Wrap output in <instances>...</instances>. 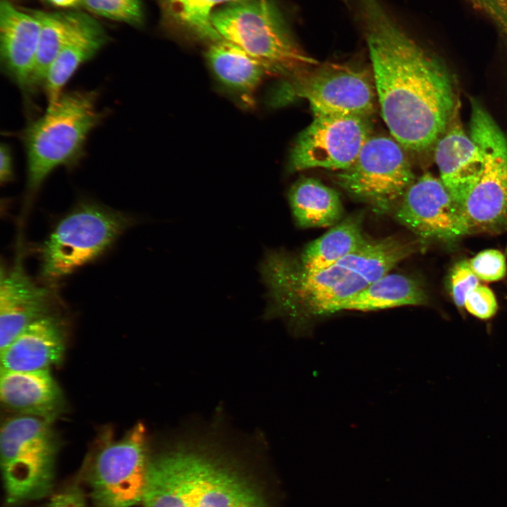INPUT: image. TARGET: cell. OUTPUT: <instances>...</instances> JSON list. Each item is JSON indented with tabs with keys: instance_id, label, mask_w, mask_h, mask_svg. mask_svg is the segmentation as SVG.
Listing matches in <instances>:
<instances>
[{
	"instance_id": "1",
	"label": "cell",
	"mask_w": 507,
	"mask_h": 507,
	"mask_svg": "<svg viewBox=\"0 0 507 507\" xmlns=\"http://www.w3.org/2000/svg\"><path fill=\"white\" fill-rule=\"evenodd\" d=\"M381 115L405 149L425 150L445 131L458 104L449 73L380 0H356Z\"/></svg>"
},
{
	"instance_id": "2",
	"label": "cell",
	"mask_w": 507,
	"mask_h": 507,
	"mask_svg": "<svg viewBox=\"0 0 507 507\" xmlns=\"http://www.w3.org/2000/svg\"><path fill=\"white\" fill-rule=\"evenodd\" d=\"M352 254L320 270H308L295 255L267 249L260 264L267 287L266 318H282L297 334L314 320L339 312L342 304L370 282L356 268Z\"/></svg>"
},
{
	"instance_id": "3",
	"label": "cell",
	"mask_w": 507,
	"mask_h": 507,
	"mask_svg": "<svg viewBox=\"0 0 507 507\" xmlns=\"http://www.w3.org/2000/svg\"><path fill=\"white\" fill-rule=\"evenodd\" d=\"M95 90L63 92L21 131L26 156L27 189L34 194L56 168H73L84 156L91 132L105 117Z\"/></svg>"
},
{
	"instance_id": "4",
	"label": "cell",
	"mask_w": 507,
	"mask_h": 507,
	"mask_svg": "<svg viewBox=\"0 0 507 507\" xmlns=\"http://www.w3.org/2000/svg\"><path fill=\"white\" fill-rule=\"evenodd\" d=\"M211 23L275 75L292 77L318 64L299 46L273 0H232L213 10Z\"/></svg>"
},
{
	"instance_id": "5",
	"label": "cell",
	"mask_w": 507,
	"mask_h": 507,
	"mask_svg": "<svg viewBox=\"0 0 507 507\" xmlns=\"http://www.w3.org/2000/svg\"><path fill=\"white\" fill-rule=\"evenodd\" d=\"M52 423L18 415L2 424L1 467L7 504L15 506L51 493L59 447Z\"/></svg>"
},
{
	"instance_id": "6",
	"label": "cell",
	"mask_w": 507,
	"mask_h": 507,
	"mask_svg": "<svg viewBox=\"0 0 507 507\" xmlns=\"http://www.w3.org/2000/svg\"><path fill=\"white\" fill-rule=\"evenodd\" d=\"M132 224L120 212L82 203L61 218L39 248L40 275L56 282L95 260Z\"/></svg>"
},
{
	"instance_id": "7",
	"label": "cell",
	"mask_w": 507,
	"mask_h": 507,
	"mask_svg": "<svg viewBox=\"0 0 507 507\" xmlns=\"http://www.w3.org/2000/svg\"><path fill=\"white\" fill-rule=\"evenodd\" d=\"M470 136L483 164L461 213L466 234H499L507 229V137L482 105L472 99Z\"/></svg>"
},
{
	"instance_id": "8",
	"label": "cell",
	"mask_w": 507,
	"mask_h": 507,
	"mask_svg": "<svg viewBox=\"0 0 507 507\" xmlns=\"http://www.w3.org/2000/svg\"><path fill=\"white\" fill-rule=\"evenodd\" d=\"M88 480L94 507H132L142 502L149 460L146 430L137 423L118 440L102 433Z\"/></svg>"
},
{
	"instance_id": "9",
	"label": "cell",
	"mask_w": 507,
	"mask_h": 507,
	"mask_svg": "<svg viewBox=\"0 0 507 507\" xmlns=\"http://www.w3.org/2000/svg\"><path fill=\"white\" fill-rule=\"evenodd\" d=\"M404 149L392 137L371 135L354 162L335 175V182L377 212L394 211L415 180Z\"/></svg>"
},
{
	"instance_id": "10",
	"label": "cell",
	"mask_w": 507,
	"mask_h": 507,
	"mask_svg": "<svg viewBox=\"0 0 507 507\" xmlns=\"http://www.w3.org/2000/svg\"><path fill=\"white\" fill-rule=\"evenodd\" d=\"M284 92L285 100L306 99L313 115L370 118L377 101L373 74L340 63H318L292 77Z\"/></svg>"
},
{
	"instance_id": "11",
	"label": "cell",
	"mask_w": 507,
	"mask_h": 507,
	"mask_svg": "<svg viewBox=\"0 0 507 507\" xmlns=\"http://www.w3.org/2000/svg\"><path fill=\"white\" fill-rule=\"evenodd\" d=\"M369 118L349 115H313L311 124L293 145L289 169H346L372 135Z\"/></svg>"
},
{
	"instance_id": "12",
	"label": "cell",
	"mask_w": 507,
	"mask_h": 507,
	"mask_svg": "<svg viewBox=\"0 0 507 507\" xmlns=\"http://www.w3.org/2000/svg\"><path fill=\"white\" fill-rule=\"evenodd\" d=\"M393 213L420 239L451 242L466 235L460 208L440 178L430 173L415 180Z\"/></svg>"
},
{
	"instance_id": "13",
	"label": "cell",
	"mask_w": 507,
	"mask_h": 507,
	"mask_svg": "<svg viewBox=\"0 0 507 507\" xmlns=\"http://www.w3.org/2000/svg\"><path fill=\"white\" fill-rule=\"evenodd\" d=\"M40 24L30 11L18 9L8 0L0 4V54L4 74L30 104L36 93L33 76Z\"/></svg>"
},
{
	"instance_id": "14",
	"label": "cell",
	"mask_w": 507,
	"mask_h": 507,
	"mask_svg": "<svg viewBox=\"0 0 507 507\" xmlns=\"http://www.w3.org/2000/svg\"><path fill=\"white\" fill-rule=\"evenodd\" d=\"M435 144L434 161L439 178L461 210L479 179L483 156L463 128L458 104L445 131Z\"/></svg>"
},
{
	"instance_id": "15",
	"label": "cell",
	"mask_w": 507,
	"mask_h": 507,
	"mask_svg": "<svg viewBox=\"0 0 507 507\" xmlns=\"http://www.w3.org/2000/svg\"><path fill=\"white\" fill-rule=\"evenodd\" d=\"M19 259L9 270L1 271L0 350L30 324L50 314L51 290L32 280Z\"/></svg>"
},
{
	"instance_id": "16",
	"label": "cell",
	"mask_w": 507,
	"mask_h": 507,
	"mask_svg": "<svg viewBox=\"0 0 507 507\" xmlns=\"http://www.w3.org/2000/svg\"><path fill=\"white\" fill-rule=\"evenodd\" d=\"M1 351V370L49 369L61 362L65 342L62 321L46 315L27 326Z\"/></svg>"
},
{
	"instance_id": "17",
	"label": "cell",
	"mask_w": 507,
	"mask_h": 507,
	"mask_svg": "<svg viewBox=\"0 0 507 507\" xmlns=\"http://www.w3.org/2000/svg\"><path fill=\"white\" fill-rule=\"evenodd\" d=\"M0 399L5 408L18 415L54 421L63 411L62 391L49 369L1 370Z\"/></svg>"
},
{
	"instance_id": "18",
	"label": "cell",
	"mask_w": 507,
	"mask_h": 507,
	"mask_svg": "<svg viewBox=\"0 0 507 507\" xmlns=\"http://www.w3.org/2000/svg\"><path fill=\"white\" fill-rule=\"evenodd\" d=\"M107 35L89 15L77 12L73 29L49 66L42 89L48 106L54 104L77 69L94 57L106 44Z\"/></svg>"
},
{
	"instance_id": "19",
	"label": "cell",
	"mask_w": 507,
	"mask_h": 507,
	"mask_svg": "<svg viewBox=\"0 0 507 507\" xmlns=\"http://www.w3.org/2000/svg\"><path fill=\"white\" fill-rule=\"evenodd\" d=\"M194 507H263L256 493L231 470L191 452Z\"/></svg>"
},
{
	"instance_id": "20",
	"label": "cell",
	"mask_w": 507,
	"mask_h": 507,
	"mask_svg": "<svg viewBox=\"0 0 507 507\" xmlns=\"http://www.w3.org/2000/svg\"><path fill=\"white\" fill-rule=\"evenodd\" d=\"M144 507H194L190 451H170L149 460Z\"/></svg>"
},
{
	"instance_id": "21",
	"label": "cell",
	"mask_w": 507,
	"mask_h": 507,
	"mask_svg": "<svg viewBox=\"0 0 507 507\" xmlns=\"http://www.w3.org/2000/svg\"><path fill=\"white\" fill-rule=\"evenodd\" d=\"M206 58L218 81L246 103L253 101L265 75L272 73L265 64L223 38L208 43Z\"/></svg>"
},
{
	"instance_id": "22",
	"label": "cell",
	"mask_w": 507,
	"mask_h": 507,
	"mask_svg": "<svg viewBox=\"0 0 507 507\" xmlns=\"http://www.w3.org/2000/svg\"><path fill=\"white\" fill-rule=\"evenodd\" d=\"M287 197L294 221L300 227H332L342 217L339 194L315 178L302 177L296 181Z\"/></svg>"
},
{
	"instance_id": "23",
	"label": "cell",
	"mask_w": 507,
	"mask_h": 507,
	"mask_svg": "<svg viewBox=\"0 0 507 507\" xmlns=\"http://www.w3.org/2000/svg\"><path fill=\"white\" fill-rule=\"evenodd\" d=\"M427 303V295L418 281L405 275L389 273L348 299L339 311H377Z\"/></svg>"
},
{
	"instance_id": "24",
	"label": "cell",
	"mask_w": 507,
	"mask_h": 507,
	"mask_svg": "<svg viewBox=\"0 0 507 507\" xmlns=\"http://www.w3.org/2000/svg\"><path fill=\"white\" fill-rule=\"evenodd\" d=\"M361 215L340 220L324 234L310 242L296 258L308 270L327 268L362 246L368 239L362 230Z\"/></svg>"
},
{
	"instance_id": "25",
	"label": "cell",
	"mask_w": 507,
	"mask_h": 507,
	"mask_svg": "<svg viewBox=\"0 0 507 507\" xmlns=\"http://www.w3.org/2000/svg\"><path fill=\"white\" fill-rule=\"evenodd\" d=\"M39 20L40 32L33 85L42 88L48 69L65 42L74 25L77 12L30 11Z\"/></svg>"
},
{
	"instance_id": "26",
	"label": "cell",
	"mask_w": 507,
	"mask_h": 507,
	"mask_svg": "<svg viewBox=\"0 0 507 507\" xmlns=\"http://www.w3.org/2000/svg\"><path fill=\"white\" fill-rule=\"evenodd\" d=\"M232 0H161L164 17L177 27L208 43L222 39L211 23L214 8Z\"/></svg>"
},
{
	"instance_id": "27",
	"label": "cell",
	"mask_w": 507,
	"mask_h": 507,
	"mask_svg": "<svg viewBox=\"0 0 507 507\" xmlns=\"http://www.w3.org/2000/svg\"><path fill=\"white\" fill-rule=\"evenodd\" d=\"M80 5L104 18L137 26L143 23L141 0H81Z\"/></svg>"
},
{
	"instance_id": "28",
	"label": "cell",
	"mask_w": 507,
	"mask_h": 507,
	"mask_svg": "<svg viewBox=\"0 0 507 507\" xmlns=\"http://www.w3.org/2000/svg\"><path fill=\"white\" fill-rule=\"evenodd\" d=\"M468 263L479 280L485 282L499 281L505 277L507 272L505 256L496 249L484 250Z\"/></svg>"
},
{
	"instance_id": "29",
	"label": "cell",
	"mask_w": 507,
	"mask_h": 507,
	"mask_svg": "<svg viewBox=\"0 0 507 507\" xmlns=\"http://www.w3.org/2000/svg\"><path fill=\"white\" fill-rule=\"evenodd\" d=\"M479 280L467 261H461L453 267L449 287L453 302L458 307L464 306L468 294L480 284Z\"/></svg>"
},
{
	"instance_id": "30",
	"label": "cell",
	"mask_w": 507,
	"mask_h": 507,
	"mask_svg": "<svg viewBox=\"0 0 507 507\" xmlns=\"http://www.w3.org/2000/svg\"><path fill=\"white\" fill-rule=\"evenodd\" d=\"M464 307L478 319L487 320L496 314L498 303L492 289L480 284L468 294Z\"/></svg>"
},
{
	"instance_id": "31",
	"label": "cell",
	"mask_w": 507,
	"mask_h": 507,
	"mask_svg": "<svg viewBox=\"0 0 507 507\" xmlns=\"http://www.w3.org/2000/svg\"><path fill=\"white\" fill-rule=\"evenodd\" d=\"M46 507H87L81 490L76 487H70L54 495Z\"/></svg>"
},
{
	"instance_id": "32",
	"label": "cell",
	"mask_w": 507,
	"mask_h": 507,
	"mask_svg": "<svg viewBox=\"0 0 507 507\" xmlns=\"http://www.w3.org/2000/svg\"><path fill=\"white\" fill-rule=\"evenodd\" d=\"M0 157V180L7 183L13 176V161L11 148L6 144L1 145Z\"/></svg>"
},
{
	"instance_id": "33",
	"label": "cell",
	"mask_w": 507,
	"mask_h": 507,
	"mask_svg": "<svg viewBox=\"0 0 507 507\" xmlns=\"http://www.w3.org/2000/svg\"><path fill=\"white\" fill-rule=\"evenodd\" d=\"M51 4L61 8L73 7L80 5L81 0H46Z\"/></svg>"
}]
</instances>
